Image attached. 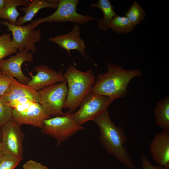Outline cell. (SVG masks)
Masks as SVG:
<instances>
[{
    "instance_id": "cell-1",
    "label": "cell",
    "mask_w": 169,
    "mask_h": 169,
    "mask_svg": "<svg viewBox=\"0 0 169 169\" xmlns=\"http://www.w3.org/2000/svg\"><path fill=\"white\" fill-rule=\"evenodd\" d=\"M92 121L99 127L100 132L99 141L106 152L128 168L135 169L128 150L124 146L127 137L123 128L116 126L111 121L108 110Z\"/></svg>"
},
{
    "instance_id": "cell-2",
    "label": "cell",
    "mask_w": 169,
    "mask_h": 169,
    "mask_svg": "<svg viewBox=\"0 0 169 169\" xmlns=\"http://www.w3.org/2000/svg\"><path fill=\"white\" fill-rule=\"evenodd\" d=\"M107 69L106 72L97 75L90 92L107 96L113 100L125 97L131 80L142 74L139 69L128 70L111 62L107 64Z\"/></svg>"
},
{
    "instance_id": "cell-3",
    "label": "cell",
    "mask_w": 169,
    "mask_h": 169,
    "mask_svg": "<svg viewBox=\"0 0 169 169\" xmlns=\"http://www.w3.org/2000/svg\"><path fill=\"white\" fill-rule=\"evenodd\" d=\"M67 82L68 94L63 108L74 113L89 94L95 81L92 69L85 72L79 70L70 65L64 74Z\"/></svg>"
},
{
    "instance_id": "cell-4",
    "label": "cell",
    "mask_w": 169,
    "mask_h": 169,
    "mask_svg": "<svg viewBox=\"0 0 169 169\" xmlns=\"http://www.w3.org/2000/svg\"><path fill=\"white\" fill-rule=\"evenodd\" d=\"M85 129L75 122L73 113L68 111L63 116L45 120L41 129L42 133L54 138L57 141V146H59L70 137Z\"/></svg>"
},
{
    "instance_id": "cell-5",
    "label": "cell",
    "mask_w": 169,
    "mask_h": 169,
    "mask_svg": "<svg viewBox=\"0 0 169 169\" xmlns=\"http://www.w3.org/2000/svg\"><path fill=\"white\" fill-rule=\"evenodd\" d=\"M79 0H60L56 11L48 16L38 18L30 23L32 29L44 22H71L77 24H85L89 22L97 20L92 16L81 14L76 10Z\"/></svg>"
},
{
    "instance_id": "cell-6",
    "label": "cell",
    "mask_w": 169,
    "mask_h": 169,
    "mask_svg": "<svg viewBox=\"0 0 169 169\" xmlns=\"http://www.w3.org/2000/svg\"><path fill=\"white\" fill-rule=\"evenodd\" d=\"M66 80L47 86L38 91L39 104L50 117L63 116L62 110L68 94Z\"/></svg>"
},
{
    "instance_id": "cell-7",
    "label": "cell",
    "mask_w": 169,
    "mask_h": 169,
    "mask_svg": "<svg viewBox=\"0 0 169 169\" xmlns=\"http://www.w3.org/2000/svg\"><path fill=\"white\" fill-rule=\"evenodd\" d=\"M113 101L107 96L90 92L81 102L79 109L73 113L74 119L80 125L92 121L108 110Z\"/></svg>"
},
{
    "instance_id": "cell-8",
    "label": "cell",
    "mask_w": 169,
    "mask_h": 169,
    "mask_svg": "<svg viewBox=\"0 0 169 169\" xmlns=\"http://www.w3.org/2000/svg\"><path fill=\"white\" fill-rule=\"evenodd\" d=\"M21 125L12 118L1 127L0 146L3 155L16 156L22 160L23 151V142L25 134Z\"/></svg>"
},
{
    "instance_id": "cell-9",
    "label": "cell",
    "mask_w": 169,
    "mask_h": 169,
    "mask_svg": "<svg viewBox=\"0 0 169 169\" xmlns=\"http://www.w3.org/2000/svg\"><path fill=\"white\" fill-rule=\"evenodd\" d=\"M1 24L7 27L8 30L11 32L13 44L19 52L25 50L34 53L37 51L35 44L42 39L39 29H32L30 24L16 25L5 20L2 21Z\"/></svg>"
},
{
    "instance_id": "cell-10",
    "label": "cell",
    "mask_w": 169,
    "mask_h": 169,
    "mask_svg": "<svg viewBox=\"0 0 169 169\" xmlns=\"http://www.w3.org/2000/svg\"><path fill=\"white\" fill-rule=\"evenodd\" d=\"M50 118L39 103L32 100L13 109L12 119L21 125H29L41 129L44 120Z\"/></svg>"
},
{
    "instance_id": "cell-11",
    "label": "cell",
    "mask_w": 169,
    "mask_h": 169,
    "mask_svg": "<svg viewBox=\"0 0 169 169\" xmlns=\"http://www.w3.org/2000/svg\"><path fill=\"white\" fill-rule=\"evenodd\" d=\"M34 60L32 54L25 50L19 52L9 58L0 60V71L17 79L21 83L28 84L30 78L23 72L21 66L23 63L32 62Z\"/></svg>"
},
{
    "instance_id": "cell-12",
    "label": "cell",
    "mask_w": 169,
    "mask_h": 169,
    "mask_svg": "<svg viewBox=\"0 0 169 169\" xmlns=\"http://www.w3.org/2000/svg\"><path fill=\"white\" fill-rule=\"evenodd\" d=\"M33 70L36 73L35 75L28 72L31 78L27 84L37 91L47 86L66 80L62 70L57 72L45 65L36 66Z\"/></svg>"
},
{
    "instance_id": "cell-13",
    "label": "cell",
    "mask_w": 169,
    "mask_h": 169,
    "mask_svg": "<svg viewBox=\"0 0 169 169\" xmlns=\"http://www.w3.org/2000/svg\"><path fill=\"white\" fill-rule=\"evenodd\" d=\"M48 40L57 44L59 47L67 51L68 54L71 56L70 51L76 50L81 55L88 58L85 50L86 45L80 36V28L79 25L74 24L72 30L68 33L50 37Z\"/></svg>"
},
{
    "instance_id": "cell-14",
    "label": "cell",
    "mask_w": 169,
    "mask_h": 169,
    "mask_svg": "<svg viewBox=\"0 0 169 169\" xmlns=\"http://www.w3.org/2000/svg\"><path fill=\"white\" fill-rule=\"evenodd\" d=\"M149 146L154 161L164 169H169V132H157Z\"/></svg>"
},
{
    "instance_id": "cell-15",
    "label": "cell",
    "mask_w": 169,
    "mask_h": 169,
    "mask_svg": "<svg viewBox=\"0 0 169 169\" xmlns=\"http://www.w3.org/2000/svg\"><path fill=\"white\" fill-rule=\"evenodd\" d=\"M0 97L6 103L20 97L28 98L39 103L40 101L38 91L27 84L21 83L15 78L7 92Z\"/></svg>"
},
{
    "instance_id": "cell-16",
    "label": "cell",
    "mask_w": 169,
    "mask_h": 169,
    "mask_svg": "<svg viewBox=\"0 0 169 169\" xmlns=\"http://www.w3.org/2000/svg\"><path fill=\"white\" fill-rule=\"evenodd\" d=\"M59 0H31L27 6L20 9L25 13L23 16L19 17L17 20L18 25L23 24L28 21H31L33 18L41 9L45 8L56 9Z\"/></svg>"
},
{
    "instance_id": "cell-17",
    "label": "cell",
    "mask_w": 169,
    "mask_h": 169,
    "mask_svg": "<svg viewBox=\"0 0 169 169\" xmlns=\"http://www.w3.org/2000/svg\"><path fill=\"white\" fill-rule=\"evenodd\" d=\"M157 125L163 131L169 132V95L157 102L154 110Z\"/></svg>"
},
{
    "instance_id": "cell-18",
    "label": "cell",
    "mask_w": 169,
    "mask_h": 169,
    "mask_svg": "<svg viewBox=\"0 0 169 169\" xmlns=\"http://www.w3.org/2000/svg\"><path fill=\"white\" fill-rule=\"evenodd\" d=\"M89 6L91 8H98L101 10L103 16L98 20V27L104 32L106 31L109 29L110 21L116 14L114 10L115 8L109 0H99L97 3L91 4Z\"/></svg>"
},
{
    "instance_id": "cell-19",
    "label": "cell",
    "mask_w": 169,
    "mask_h": 169,
    "mask_svg": "<svg viewBox=\"0 0 169 169\" xmlns=\"http://www.w3.org/2000/svg\"><path fill=\"white\" fill-rule=\"evenodd\" d=\"M30 0H7L3 11L1 18L5 19L10 24L18 25V18L20 15L16 7L19 6H26L31 2Z\"/></svg>"
},
{
    "instance_id": "cell-20",
    "label": "cell",
    "mask_w": 169,
    "mask_h": 169,
    "mask_svg": "<svg viewBox=\"0 0 169 169\" xmlns=\"http://www.w3.org/2000/svg\"><path fill=\"white\" fill-rule=\"evenodd\" d=\"M135 27L125 16L117 14L110 21L109 28L119 34H127L131 32Z\"/></svg>"
},
{
    "instance_id": "cell-21",
    "label": "cell",
    "mask_w": 169,
    "mask_h": 169,
    "mask_svg": "<svg viewBox=\"0 0 169 169\" xmlns=\"http://www.w3.org/2000/svg\"><path fill=\"white\" fill-rule=\"evenodd\" d=\"M146 14L140 4L134 1L127 10L125 16L135 27L145 19Z\"/></svg>"
},
{
    "instance_id": "cell-22",
    "label": "cell",
    "mask_w": 169,
    "mask_h": 169,
    "mask_svg": "<svg viewBox=\"0 0 169 169\" xmlns=\"http://www.w3.org/2000/svg\"><path fill=\"white\" fill-rule=\"evenodd\" d=\"M17 50L13 44L10 34L4 33L0 35V60L13 53H17Z\"/></svg>"
},
{
    "instance_id": "cell-23",
    "label": "cell",
    "mask_w": 169,
    "mask_h": 169,
    "mask_svg": "<svg viewBox=\"0 0 169 169\" xmlns=\"http://www.w3.org/2000/svg\"><path fill=\"white\" fill-rule=\"evenodd\" d=\"M13 109L0 97V127L12 118Z\"/></svg>"
},
{
    "instance_id": "cell-24",
    "label": "cell",
    "mask_w": 169,
    "mask_h": 169,
    "mask_svg": "<svg viewBox=\"0 0 169 169\" xmlns=\"http://www.w3.org/2000/svg\"><path fill=\"white\" fill-rule=\"evenodd\" d=\"M21 160L15 156L3 155L0 160V169H14Z\"/></svg>"
},
{
    "instance_id": "cell-25",
    "label": "cell",
    "mask_w": 169,
    "mask_h": 169,
    "mask_svg": "<svg viewBox=\"0 0 169 169\" xmlns=\"http://www.w3.org/2000/svg\"><path fill=\"white\" fill-rule=\"evenodd\" d=\"M14 79L13 76L0 71V97L7 92Z\"/></svg>"
},
{
    "instance_id": "cell-26",
    "label": "cell",
    "mask_w": 169,
    "mask_h": 169,
    "mask_svg": "<svg viewBox=\"0 0 169 169\" xmlns=\"http://www.w3.org/2000/svg\"><path fill=\"white\" fill-rule=\"evenodd\" d=\"M141 169H164L162 166L157 165H153L144 153L141 156Z\"/></svg>"
},
{
    "instance_id": "cell-27",
    "label": "cell",
    "mask_w": 169,
    "mask_h": 169,
    "mask_svg": "<svg viewBox=\"0 0 169 169\" xmlns=\"http://www.w3.org/2000/svg\"><path fill=\"white\" fill-rule=\"evenodd\" d=\"M23 169H49V168L39 162L30 160L23 165Z\"/></svg>"
},
{
    "instance_id": "cell-28",
    "label": "cell",
    "mask_w": 169,
    "mask_h": 169,
    "mask_svg": "<svg viewBox=\"0 0 169 169\" xmlns=\"http://www.w3.org/2000/svg\"><path fill=\"white\" fill-rule=\"evenodd\" d=\"M30 100H33L28 98L20 97L14 99L10 102L7 103V104L9 106L13 108L17 105L22 104Z\"/></svg>"
},
{
    "instance_id": "cell-29",
    "label": "cell",
    "mask_w": 169,
    "mask_h": 169,
    "mask_svg": "<svg viewBox=\"0 0 169 169\" xmlns=\"http://www.w3.org/2000/svg\"><path fill=\"white\" fill-rule=\"evenodd\" d=\"M7 0H0V19L1 18L3 10Z\"/></svg>"
},
{
    "instance_id": "cell-30",
    "label": "cell",
    "mask_w": 169,
    "mask_h": 169,
    "mask_svg": "<svg viewBox=\"0 0 169 169\" xmlns=\"http://www.w3.org/2000/svg\"><path fill=\"white\" fill-rule=\"evenodd\" d=\"M2 138V133L1 128L0 127V145L1 144Z\"/></svg>"
},
{
    "instance_id": "cell-31",
    "label": "cell",
    "mask_w": 169,
    "mask_h": 169,
    "mask_svg": "<svg viewBox=\"0 0 169 169\" xmlns=\"http://www.w3.org/2000/svg\"><path fill=\"white\" fill-rule=\"evenodd\" d=\"M3 155V152L2 151V149H1V148L0 145V160Z\"/></svg>"
},
{
    "instance_id": "cell-32",
    "label": "cell",
    "mask_w": 169,
    "mask_h": 169,
    "mask_svg": "<svg viewBox=\"0 0 169 169\" xmlns=\"http://www.w3.org/2000/svg\"></svg>"
}]
</instances>
